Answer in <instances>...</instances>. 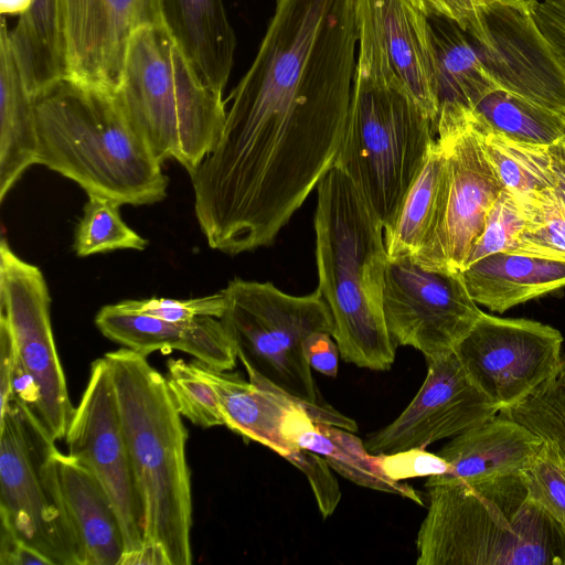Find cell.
I'll return each instance as SVG.
<instances>
[{"instance_id": "cell-1", "label": "cell", "mask_w": 565, "mask_h": 565, "mask_svg": "<svg viewBox=\"0 0 565 565\" xmlns=\"http://www.w3.org/2000/svg\"><path fill=\"white\" fill-rule=\"evenodd\" d=\"M38 164L87 195L122 204L162 201V162L120 105L116 92L64 77L34 97Z\"/></svg>"}, {"instance_id": "cell-2", "label": "cell", "mask_w": 565, "mask_h": 565, "mask_svg": "<svg viewBox=\"0 0 565 565\" xmlns=\"http://www.w3.org/2000/svg\"><path fill=\"white\" fill-rule=\"evenodd\" d=\"M356 17L353 94L334 166L359 189L386 236L437 137L433 120L393 71L375 29L358 6Z\"/></svg>"}, {"instance_id": "cell-3", "label": "cell", "mask_w": 565, "mask_h": 565, "mask_svg": "<svg viewBox=\"0 0 565 565\" xmlns=\"http://www.w3.org/2000/svg\"><path fill=\"white\" fill-rule=\"evenodd\" d=\"M318 289L333 318L341 358L388 371L396 343L383 312L384 228L352 180L333 166L317 186Z\"/></svg>"}, {"instance_id": "cell-4", "label": "cell", "mask_w": 565, "mask_h": 565, "mask_svg": "<svg viewBox=\"0 0 565 565\" xmlns=\"http://www.w3.org/2000/svg\"><path fill=\"white\" fill-rule=\"evenodd\" d=\"M428 489L417 565H565V533L524 472Z\"/></svg>"}, {"instance_id": "cell-5", "label": "cell", "mask_w": 565, "mask_h": 565, "mask_svg": "<svg viewBox=\"0 0 565 565\" xmlns=\"http://www.w3.org/2000/svg\"><path fill=\"white\" fill-rule=\"evenodd\" d=\"M118 411L145 511V543L169 565H190L192 492L188 431L166 376L128 348L107 352Z\"/></svg>"}, {"instance_id": "cell-6", "label": "cell", "mask_w": 565, "mask_h": 565, "mask_svg": "<svg viewBox=\"0 0 565 565\" xmlns=\"http://www.w3.org/2000/svg\"><path fill=\"white\" fill-rule=\"evenodd\" d=\"M116 96L163 163L192 174L213 150L226 119L223 93L206 84L163 23L132 34Z\"/></svg>"}, {"instance_id": "cell-7", "label": "cell", "mask_w": 565, "mask_h": 565, "mask_svg": "<svg viewBox=\"0 0 565 565\" xmlns=\"http://www.w3.org/2000/svg\"><path fill=\"white\" fill-rule=\"evenodd\" d=\"M223 291L226 309L221 320L249 382L288 396L316 423L358 431L352 418L323 399L302 351L311 333L333 334L332 313L320 290L295 296L270 281L234 278Z\"/></svg>"}, {"instance_id": "cell-8", "label": "cell", "mask_w": 565, "mask_h": 565, "mask_svg": "<svg viewBox=\"0 0 565 565\" xmlns=\"http://www.w3.org/2000/svg\"><path fill=\"white\" fill-rule=\"evenodd\" d=\"M51 298L39 267L0 244V316L14 344L13 399L54 443L65 437L74 407L56 351Z\"/></svg>"}, {"instance_id": "cell-9", "label": "cell", "mask_w": 565, "mask_h": 565, "mask_svg": "<svg viewBox=\"0 0 565 565\" xmlns=\"http://www.w3.org/2000/svg\"><path fill=\"white\" fill-rule=\"evenodd\" d=\"M55 446L29 412L12 401L0 417V519L53 565H77L43 462Z\"/></svg>"}, {"instance_id": "cell-10", "label": "cell", "mask_w": 565, "mask_h": 565, "mask_svg": "<svg viewBox=\"0 0 565 565\" xmlns=\"http://www.w3.org/2000/svg\"><path fill=\"white\" fill-rule=\"evenodd\" d=\"M387 330L399 345L425 358L454 352L482 313L461 271L420 266L413 257H387L383 282Z\"/></svg>"}, {"instance_id": "cell-11", "label": "cell", "mask_w": 565, "mask_h": 565, "mask_svg": "<svg viewBox=\"0 0 565 565\" xmlns=\"http://www.w3.org/2000/svg\"><path fill=\"white\" fill-rule=\"evenodd\" d=\"M67 454L99 482L119 519L125 555L145 544V511L124 433L108 362L90 366L89 377L70 420Z\"/></svg>"}, {"instance_id": "cell-12", "label": "cell", "mask_w": 565, "mask_h": 565, "mask_svg": "<svg viewBox=\"0 0 565 565\" xmlns=\"http://www.w3.org/2000/svg\"><path fill=\"white\" fill-rule=\"evenodd\" d=\"M563 341L550 324L482 311L454 353L471 382L501 412L524 401L557 372Z\"/></svg>"}, {"instance_id": "cell-13", "label": "cell", "mask_w": 565, "mask_h": 565, "mask_svg": "<svg viewBox=\"0 0 565 565\" xmlns=\"http://www.w3.org/2000/svg\"><path fill=\"white\" fill-rule=\"evenodd\" d=\"M479 11L468 36L495 86L565 117V66L532 13L499 3Z\"/></svg>"}, {"instance_id": "cell-14", "label": "cell", "mask_w": 565, "mask_h": 565, "mask_svg": "<svg viewBox=\"0 0 565 565\" xmlns=\"http://www.w3.org/2000/svg\"><path fill=\"white\" fill-rule=\"evenodd\" d=\"M425 359L427 374L413 401L395 420L366 439L364 445L372 455L426 449L500 413L471 382L454 352Z\"/></svg>"}, {"instance_id": "cell-15", "label": "cell", "mask_w": 565, "mask_h": 565, "mask_svg": "<svg viewBox=\"0 0 565 565\" xmlns=\"http://www.w3.org/2000/svg\"><path fill=\"white\" fill-rule=\"evenodd\" d=\"M437 139L444 145L449 167L445 216L433 239L413 258L427 269L462 271L503 184L471 121Z\"/></svg>"}, {"instance_id": "cell-16", "label": "cell", "mask_w": 565, "mask_h": 565, "mask_svg": "<svg viewBox=\"0 0 565 565\" xmlns=\"http://www.w3.org/2000/svg\"><path fill=\"white\" fill-rule=\"evenodd\" d=\"M66 77L116 92L136 30L163 23L160 0H60Z\"/></svg>"}, {"instance_id": "cell-17", "label": "cell", "mask_w": 565, "mask_h": 565, "mask_svg": "<svg viewBox=\"0 0 565 565\" xmlns=\"http://www.w3.org/2000/svg\"><path fill=\"white\" fill-rule=\"evenodd\" d=\"M43 476L77 565H120L125 554L121 525L96 478L55 446L43 462Z\"/></svg>"}, {"instance_id": "cell-18", "label": "cell", "mask_w": 565, "mask_h": 565, "mask_svg": "<svg viewBox=\"0 0 565 565\" xmlns=\"http://www.w3.org/2000/svg\"><path fill=\"white\" fill-rule=\"evenodd\" d=\"M95 324L109 340L146 356L154 351L178 350L218 371H231L236 365L234 343L215 317L171 322L114 303L100 308Z\"/></svg>"}, {"instance_id": "cell-19", "label": "cell", "mask_w": 565, "mask_h": 565, "mask_svg": "<svg viewBox=\"0 0 565 565\" xmlns=\"http://www.w3.org/2000/svg\"><path fill=\"white\" fill-rule=\"evenodd\" d=\"M356 6L366 13L390 65L435 129L437 56L428 17L408 0H356Z\"/></svg>"}, {"instance_id": "cell-20", "label": "cell", "mask_w": 565, "mask_h": 565, "mask_svg": "<svg viewBox=\"0 0 565 565\" xmlns=\"http://www.w3.org/2000/svg\"><path fill=\"white\" fill-rule=\"evenodd\" d=\"M543 446L540 436L499 413L444 445L437 455L448 468L444 473L428 477L425 486L479 482L524 472Z\"/></svg>"}, {"instance_id": "cell-21", "label": "cell", "mask_w": 565, "mask_h": 565, "mask_svg": "<svg viewBox=\"0 0 565 565\" xmlns=\"http://www.w3.org/2000/svg\"><path fill=\"white\" fill-rule=\"evenodd\" d=\"M437 56V138L467 126L476 104L495 84L488 74L472 41L454 21L428 18Z\"/></svg>"}, {"instance_id": "cell-22", "label": "cell", "mask_w": 565, "mask_h": 565, "mask_svg": "<svg viewBox=\"0 0 565 565\" xmlns=\"http://www.w3.org/2000/svg\"><path fill=\"white\" fill-rule=\"evenodd\" d=\"M163 24L199 76L224 90L236 38L223 0H160Z\"/></svg>"}, {"instance_id": "cell-23", "label": "cell", "mask_w": 565, "mask_h": 565, "mask_svg": "<svg viewBox=\"0 0 565 565\" xmlns=\"http://www.w3.org/2000/svg\"><path fill=\"white\" fill-rule=\"evenodd\" d=\"M461 273L471 298L498 313L565 288V262L505 252L480 258Z\"/></svg>"}, {"instance_id": "cell-24", "label": "cell", "mask_w": 565, "mask_h": 565, "mask_svg": "<svg viewBox=\"0 0 565 565\" xmlns=\"http://www.w3.org/2000/svg\"><path fill=\"white\" fill-rule=\"evenodd\" d=\"M281 433L287 441L320 455L331 469L358 486L397 494L424 505L419 492L390 479L382 471L376 455L369 452L352 431L316 423L303 407L296 405L286 415Z\"/></svg>"}, {"instance_id": "cell-25", "label": "cell", "mask_w": 565, "mask_h": 565, "mask_svg": "<svg viewBox=\"0 0 565 565\" xmlns=\"http://www.w3.org/2000/svg\"><path fill=\"white\" fill-rule=\"evenodd\" d=\"M193 364L214 388L227 428L282 458L299 448L281 433L286 415L297 403L281 393L247 382L236 373L215 370L198 360Z\"/></svg>"}, {"instance_id": "cell-26", "label": "cell", "mask_w": 565, "mask_h": 565, "mask_svg": "<svg viewBox=\"0 0 565 565\" xmlns=\"http://www.w3.org/2000/svg\"><path fill=\"white\" fill-rule=\"evenodd\" d=\"M34 95L11 46L2 15L0 25V201L32 164H38Z\"/></svg>"}, {"instance_id": "cell-27", "label": "cell", "mask_w": 565, "mask_h": 565, "mask_svg": "<svg viewBox=\"0 0 565 565\" xmlns=\"http://www.w3.org/2000/svg\"><path fill=\"white\" fill-rule=\"evenodd\" d=\"M448 190V159L444 145L436 138L395 227L384 236L387 257H415L433 239L445 216Z\"/></svg>"}, {"instance_id": "cell-28", "label": "cell", "mask_w": 565, "mask_h": 565, "mask_svg": "<svg viewBox=\"0 0 565 565\" xmlns=\"http://www.w3.org/2000/svg\"><path fill=\"white\" fill-rule=\"evenodd\" d=\"M9 38L24 81L34 96L66 77L60 0H34L9 30Z\"/></svg>"}, {"instance_id": "cell-29", "label": "cell", "mask_w": 565, "mask_h": 565, "mask_svg": "<svg viewBox=\"0 0 565 565\" xmlns=\"http://www.w3.org/2000/svg\"><path fill=\"white\" fill-rule=\"evenodd\" d=\"M471 125L479 131L552 146L565 135V117L500 87L490 89L475 106Z\"/></svg>"}, {"instance_id": "cell-30", "label": "cell", "mask_w": 565, "mask_h": 565, "mask_svg": "<svg viewBox=\"0 0 565 565\" xmlns=\"http://www.w3.org/2000/svg\"><path fill=\"white\" fill-rule=\"evenodd\" d=\"M475 130L503 188L518 195L554 188L556 179L552 146L522 142L497 132Z\"/></svg>"}, {"instance_id": "cell-31", "label": "cell", "mask_w": 565, "mask_h": 565, "mask_svg": "<svg viewBox=\"0 0 565 565\" xmlns=\"http://www.w3.org/2000/svg\"><path fill=\"white\" fill-rule=\"evenodd\" d=\"M522 196L526 224L507 253L565 262V209L554 189Z\"/></svg>"}, {"instance_id": "cell-32", "label": "cell", "mask_w": 565, "mask_h": 565, "mask_svg": "<svg viewBox=\"0 0 565 565\" xmlns=\"http://www.w3.org/2000/svg\"><path fill=\"white\" fill-rule=\"evenodd\" d=\"M120 203L88 195L74 235V250L86 257L115 249L142 250L148 241L130 228L119 213Z\"/></svg>"}, {"instance_id": "cell-33", "label": "cell", "mask_w": 565, "mask_h": 565, "mask_svg": "<svg viewBox=\"0 0 565 565\" xmlns=\"http://www.w3.org/2000/svg\"><path fill=\"white\" fill-rule=\"evenodd\" d=\"M500 414L551 443L565 461V355L551 379L524 401Z\"/></svg>"}, {"instance_id": "cell-34", "label": "cell", "mask_w": 565, "mask_h": 565, "mask_svg": "<svg viewBox=\"0 0 565 565\" xmlns=\"http://www.w3.org/2000/svg\"><path fill=\"white\" fill-rule=\"evenodd\" d=\"M167 384L180 414L202 428L225 426L217 395L195 370L193 361L169 359Z\"/></svg>"}, {"instance_id": "cell-35", "label": "cell", "mask_w": 565, "mask_h": 565, "mask_svg": "<svg viewBox=\"0 0 565 565\" xmlns=\"http://www.w3.org/2000/svg\"><path fill=\"white\" fill-rule=\"evenodd\" d=\"M526 218L523 196L503 188L487 214L483 230L470 249L466 267L491 254L507 253L525 227Z\"/></svg>"}, {"instance_id": "cell-36", "label": "cell", "mask_w": 565, "mask_h": 565, "mask_svg": "<svg viewBox=\"0 0 565 565\" xmlns=\"http://www.w3.org/2000/svg\"><path fill=\"white\" fill-rule=\"evenodd\" d=\"M533 497L565 533V461L548 441L524 471Z\"/></svg>"}, {"instance_id": "cell-37", "label": "cell", "mask_w": 565, "mask_h": 565, "mask_svg": "<svg viewBox=\"0 0 565 565\" xmlns=\"http://www.w3.org/2000/svg\"><path fill=\"white\" fill-rule=\"evenodd\" d=\"M118 305L129 311L146 313L171 322H188L198 317H215L221 319L226 309V297L220 292L190 298H149L142 300H125Z\"/></svg>"}, {"instance_id": "cell-38", "label": "cell", "mask_w": 565, "mask_h": 565, "mask_svg": "<svg viewBox=\"0 0 565 565\" xmlns=\"http://www.w3.org/2000/svg\"><path fill=\"white\" fill-rule=\"evenodd\" d=\"M285 459L305 473L322 516H330L341 499V491L328 462L320 455L300 447Z\"/></svg>"}, {"instance_id": "cell-39", "label": "cell", "mask_w": 565, "mask_h": 565, "mask_svg": "<svg viewBox=\"0 0 565 565\" xmlns=\"http://www.w3.org/2000/svg\"><path fill=\"white\" fill-rule=\"evenodd\" d=\"M376 457L382 471L390 479L398 482L409 478L440 475L448 468L440 456L419 448L377 454Z\"/></svg>"}, {"instance_id": "cell-40", "label": "cell", "mask_w": 565, "mask_h": 565, "mask_svg": "<svg viewBox=\"0 0 565 565\" xmlns=\"http://www.w3.org/2000/svg\"><path fill=\"white\" fill-rule=\"evenodd\" d=\"M428 18L441 17L456 22L467 34L479 25L480 7L477 0H408Z\"/></svg>"}, {"instance_id": "cell-41", "label": "cell", "mask_w": 565, "mask_h": 565, "mask_svg": "<svg viewBox=\"0 0 565 565\" xmlns=\"http://www.w3.org/2000/svg\"><path fill=\"white\" fill-rule=\"evenodd\" d=\"M533 18L565 66V0H543Z\"/></svg>"}, {"instance_id": "cell-42", "label": "cell", "mask_w": 565, "mask_h": 565, "mask_svg": "<svg viewBox=\"0 0 565 565\" xmlns=\"http://www.w3.org/2000/svg\"><path fill=\"white\" fill-rule=\"evenodd\" d=\"M332 338L327 332H313L305 339L302 351L312 370L335 377L340 352L337 342Z\"/></svg>"}, {"instance_id": "cell-43", "label": "cell", "mask_w": 565, "mask_h": 565, "mask_svg": "<svg viewBox=\"0 0 565 565\" xmlns=\"http://www.w3.org/2000/svg\"><path fill=\"white\" fill-rule=\"evenodd\" d=\"M0 565H53L38 550L19 539L13 531L1 523Z\"/></svg>"}, {"instance_id": "cell-44", "label": "cell", "mask_w": 565, "mask_h": 565, "mask_svg": "<svg viewBox=\"0 0 565 565\" xmlns=\"http://www.w3.org/2000/svg\"><path fill=\"white\" fill-rule=\"evenodd\" d=\"M14 364L12 334L6 319L0 316V417L6 414L13 399Z\"/></svg>"}, {"instance_id": "cell-45", "label": "cell", "mask_w": 565, "mask_h": 565, "mask_svg": "<svg viewBox=\"0 0 565 565\" xmlns=\"http://www.w3.org/2000/svg\"><path fill=\"white\" fill-rule=\"evenodd\" d=\"M34 0H0V12L2 15H22L32 6Z\"/></svg>"}, {"instance_id": "cell-46", "label": "cell", "mask_w": 565, "mask_h": 565, "mask_svg": "<svg viewBox=\"0 0 565 565\" xmlns=\"http://www.w3.org/2000/svg\"><path fill=\"white\" fill-rule=\"evenodd\" d=\"M479 7L489 6L492 3H499L507 7H512L529 13H532L539 0H477Z\"/></svg>"}, {"instance_id": "cell-47", "label": "cell", "mask_w": 565, "mask_h": 565, "mask_svg": "<svg viewBox=\"0 0 565 565\" xmlns=\"http://www.w3.org/2000/svg\"><path fill=\"white\" fill-rule=\"evenodd\" d=\"M553 151V150H552ZM554 156V153H553ZM555 185L554 191L565 209V169L554 156Z\"/></svg>"}, {"instance_id": "cell-48", "label": "cell", "mask_w": 565, "mask_h": 565, "mask_svg": "<svg viewBox=\"0 0 565 565\" xmlns=\"http://www.w3.org/2000/svg\"><path fill=\"white\" fill-rule=\"evenodd\" d=\"M552 150L565 169V135L556 143L552 145Z\"/></svg>"}]
</instances>
